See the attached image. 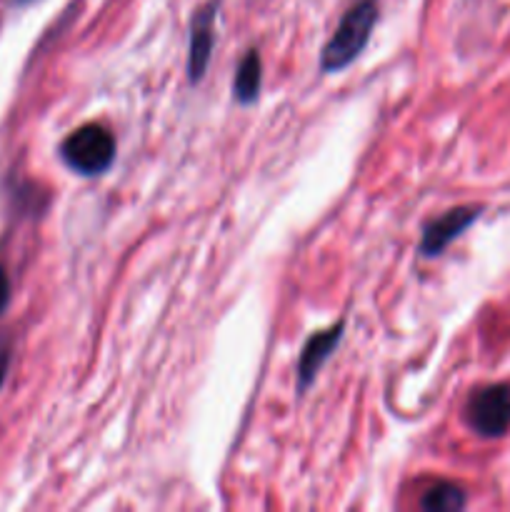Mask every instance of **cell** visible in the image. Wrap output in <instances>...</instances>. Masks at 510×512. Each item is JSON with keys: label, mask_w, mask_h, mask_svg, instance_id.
<instances>
[{"label": "cell", "mask_w": 510, "mask_h": 512, "mask_svg": "<svg viewBox=\"0 0 510 512\" xmlns=\"http://www.w3.org/2000/svg\"><path fill=\"white\" fill-rule=\"evenodd\" d=\"M375 20H378L375 0H360L343 15L340 25L323 48V58H320L323 73H338V70L348 68L363 53V48L370 40V33H373Z\"/></svg>", "instance_id": "1"}, {"label": "cell", "mask_w": 510, "mask_h": 512, "mask_svg": "<svg viewBox=\"0 0 510 512\" xmlns=\"http://www.w3.org/2000/svg\"><path fill=\"white\" fill-rule=\"evenodd\" d=\"M60 158L80 175H100L113 165L115 140L103 125H83L73 130L60 145Z\"/></svg>", "instance_id": "2"}, {"label": "cell", "mask_w": 510, "mask_h": 512, "mask_svg": "<svg viewBox=\"0 0 510 512\" xmlns=\"http://www.w3.org/2000/svg\"><path fill=\"white\" fill-rule=\"evenodd\" d=\"M468 425L483 438H500L510 430V383L485 385L465 405Z\"/></svg>", "instance_id": "3"}, {"label": "cell", "mask_w": 510, "mask_h": 512, "mask_svg": "<svg viewBox=\"0 0 510 512\" xmlns=\"http://www.w3.org/2000/svg\"><path fill=\"white\" fill-rule=\"evenodd\" d=\"M478 218H480V208H453L448 210V213L440 215V218L430 220V223L423 228L420 253H423L425 258H435V255H440Z\"/></svg>", "instance_id": "4"}, {"label": "cell", "mask_w": 510, "mask_h": 512, "mask_svg": "<svg viewBox=\"0 0 510 512\" xmlns=\"http://www.w3.org/2000/svg\"><path fill=\"white\" fill-rule=\"evenodd\" d=\"M218 15V3H208L200 8L193 18V28H190V53H188V75L190 83H200L208 70L210 53H213V23Z\"/></svg>", "instance_id": "5"}, {"label": "cell", "mask_w": 510, "mask_h": 512, "mask_svg": "<svg viewBox=\"0 0 510 512\" xmlns=\"http://www.w3.org/2000/svg\"><path fill=\"white\" fill-rule=\"evenodd\" d=\"M343 328L345 325H343V320H340V323H335L333 328L323 330V333H315L313 338L305 343L303 353H300V360H298V390L300 393H305V390H308V385L318 378V370L323 368L325 360L335 353L340 338H343Z\"/></svg>", "instance_id": "6"}, {"label": "cell", "mask_w": 510, "mask_h": 512, "mask_svg": "<svg viewBox=\"0 0 510 512\" xmlns=\"http://www.w3.org/2000/svg\"><path fill=\"white\" fill-rule=\"evenodd\" d=\"M263 85V63H260L258 50H248L238 63L233 80V95L240 105H253L260 95Z\"/></svg>", "instance_id": "7"}, {"label": "cell", "mask_w": 510, "mask_h": 512, "mask_svg": "<svg viewBox=\"0 0 510 512\" xmlns=\"http://www.w3.org/2000/svg\"><path fill=\"white\" fill-rule=\"evenodd\" d=\"M420 508L428 512H455L465 508V493L453 483H438L423 495Z\"/></svg>", "instance_id": "8"}, {"label": "cell", "mask_w": 510, "mask_h": 512, "mask_svg": "<svg viewBox=\"0 0 510 512\" xmlns=\"http://www.w3.org/2000/svg\"><path fill=\"white\" fill-rule=\"evenodd\" d=\"M10 303V280H8V273H5V265L0 263V315H3V310L8 308Z\"/></svg>", "instance_id": "9"}, {"label": "cell", "mask_w": 510, "mask_h": 512, "mask_svg": "<svg viewBox=\"0 0 510 512\" xmlns=\"http://www.w3.org/2000/svg\"><path fill=\"white\" fill-rule=\"evenodd\" d=\"M8 365H10V343L8 338L0 335V385H3L5 375H8Z\"/></svg>", "instance_id": "10"}, {"label": "cell", "mask_w": 510, "mask_h": 512, "mask_svg": "<svg viewBox=\"0 0 510 512\" xmlns=\"http://www.w3.org/2000/svg\"><path fill=\"white\" fill-rule=\"evenodd\" d=\"M13 3H18V5H25V3H33V0H13Z\"/></svg>", "instance_id": "11"}]
</instances>
